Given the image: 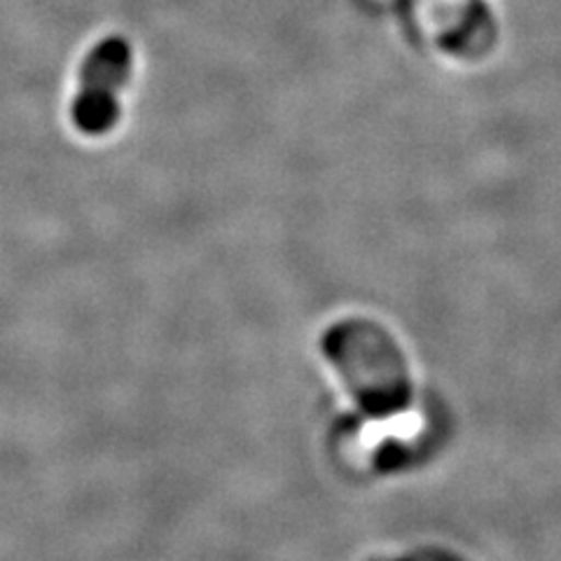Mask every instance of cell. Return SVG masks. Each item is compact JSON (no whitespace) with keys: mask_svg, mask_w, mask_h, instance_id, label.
Wrapping results in <instances>:
<instances>
[{"mask_svg":"<svg viewBox=\"0 0 561 561\" xmlns=\"http://www.w3.org/2000/svg\"><path fill=\"white\" fill-rule=\"evenodd\" d=\"M119 119L117 94H99L80 90L73 101V122L82 134L101 136L111 131Z\"/></svg>","mask_w":561,"mask_h":561,"instance_id":"obj_2","label":"cell"},{"mask_svg":"<svg viewBox=\"0 0 561 561\" xmlns=\"http://www.w3.org/2000/svg\"><path fill=\"white\" fill-rule=\"evenodd\" d=\"M131 47L122 38L101 41L87 55L80 70V90L99 94H117L131 78Z\"/></svg>","mask_w":561,"mask_h":561,"instance_id":"obj_1","label":"cell"}]
</instances>
